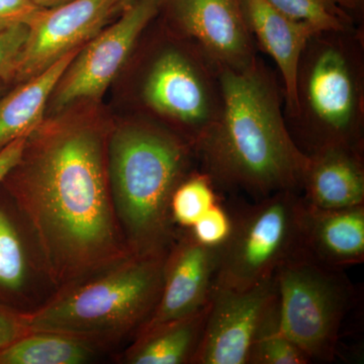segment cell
<instances>
[{
  "mask_svg": "<svg viewBox=\"0 0 364 364\" xmlns=\"http://www.w3.org/2000/svg\"><path fill=\"white\" fill-rule=\"evenodd\" d=\"M114 123L100 102L45 116L4 184L58 291L132 255L112 203L107 149Z\"/></svg>",
  "mask_w": 364,
  "mask_h": 364,
  "instance_id": "1",
  "label": "cell"
},
{
  "mask_svg": "<svg viewBox=\"0 0 364 364\" xmlns=\"http://www.w3.org/2000/svg\"><path fill=\"white\" fill-rule=\"evenodd\" d=\"M219 117L196 144V160L217 188L256 200L301 191L309 156L289 133L282 87L257 57L240 70L221 69Z\"/></svg>",
  "mask_w": 364,
  "mask_h": 364,
  "instance_id": "2",
  "label": "cell"
},
{
  "mask_svg": "<svg viewBox=\"0 0 364 364\" xmlns=\"http://www.w3.org/2000/svg\"><path fill=\"white\" fill-rule=\"evenodd\" d=\"M196 159L191 144L152 119L114 124L107 149L109 188L133 255L168 251L176 237L170 200Z\"/></svg>",
  "mask_w": 364,
  "mask_h": 364,
  "instance_id": "3",
  "label": "cell"
},
{
  "mask_svg": "<svg viewBox=\"0 0 364 364\" xmlns=\"http://www.w3.org/2000/svg\"><path fill=\"white\" fill-rule=\"evenodd\" d=\"M289 133L306 155L333 146L363 149V26L323 31L309 40L298 66Z\"/></svg>",
  "mask_w": 364,
  "mask_h": 364,
  "instance_id": "4",
  "label": "cell"
},
{
  "mask_svg": "<svg viewBox=\"0 0 364 364\" xmlns=\"http://www.w3.org/2000/svg\"><path fill=\"white\" fill-rule=\"evenodd\" d=\"M167 252L127 259L58 291L44 306L21 313L30 332H55L98 347L138 332L152 315Z\"/></svg>",
  "mask_w": 364,
  "mask_h": 364,
  "instance_id": "5",
  "label": "cell"
},
{
  "mask_svg": "<svg viewBox=\"0 0 364 364\" xmlns=\"http://www.w3.org/2000/svg\"><path fill=\"white\" fill-rule=\"evenodd\" d=\"M160 26L139 71L136 98L149 119L195 147L221 111L220 69L198 46Z\"/></svg>",
  "mask_w": 364,
  "mask_h": 364,
  "instance_id": "6",
  "label": "cell"
},
{
  "mask_svg": "<svg viewBox=\"0 0 364 364\" xmlns=\"http://www.w3.org/2000/svg\"><path fill=\"white\" fill-rule=\"evenodd\" d=\"M341 270L301 249L274 273L280 328L312 361L331 363L336 355L342 321L354 296Z\"/></svg>",
  "mask_w": 364,
  "mask_h": 364,
  "instance_id": "7",
  "label": "cell"
},
{
  "mask_svg": "<svg viewBox=\"0 0 364 364\" xmlns=\"http://www.w3.org/2000/svg\"><path fill=\"white\" fill-rule=\"evenodd\" d=\"M304 200L293 191L260 198L233 215V230L220 248L214 287L246 289L274 275L303 249Z\"/></svg>",
  "mask_w": 364,
  "mask_h": 364,
  "instance_id": "8",
  "label": "cell"
},
{
  "mask_svg": "<svg viewBox=\"0 0 364 364\" xmlns=\"http://www.w3.org/2000/svg\"><path fill=\"white\" fill-rule=\"evenodd\" d=\"M158 11L159 0H136L81 47L55 86L47 112H59L83 100L100 102Z\"/></svg>",
  "mask_w": 364,
  "mask_h": 364,
  "instance_id": "9",
  "label": "cell"
},
{
  "mask_svg": "<svg viewBox=\"0 0 364 364\" xmlns=\"http://www.w3.org/2000/svg\"><path fill=\"white\" fill-rule=\"evenodd\" d=\"M157 18L198 46L220 70H240L258 57L243 0H159Z\"/></svg>",
  "mask_w": 364,
  "mask_h": 364,
  "instance_id": "10",
  "label": "cell"
},
{
  "mask_svg": "<svg viewBox=\"0 0 364 364\" xmlns=\"http://www.w3.org/2000/svg\"><path fill=\"white\" fill-rule=\"evenodd\" d=\"M121 0H73L40 9L28 23V36L13 81L40 75L69 53L80 49L122 14Z\"/></svg>",
  "mask_w": 364,
  "mask_h": 364,
  "instance_id": "11",
  "label": "cell"
},
{
  "mask_svg": "<svg viewBox=\"0 0 364 364\" xmlns=\"http://www.w3.org/2000/svg\"><path fill=\"white\" fill-rule=\"evenodd\" d=\"M275 299L274 275L246 289L213 287L205 331L191 364H248Z\"/></svg>",
  "mask_w": 364,
  "mask_h": 364,
  "instance_id": "12",
  "label": "cell"
},
{
  "mask_svg": "<svg viewBox=\"0 0 364 364\" xmlns=\"http://www.w3.org/2000/svg\"><path fill=\"white\" fill-rule=\"evenodd\" d=\"M219 258L220 248L205 247L193 238L188 230L176 237L165 258L159 299L138 332L186 317L207 305Z\"/></svg>",
  "mask_w": 364,
  "mask_h": 364,
  "instance_id": "13",
  "label": "cell"
},
{
  "mask_svg": "<svg viewBox=\"0 0 364 364\" xmlns=\"http://www.w3.org/2000/svg\"><path fill=\"white\" fill-rule=\"evenodd\" d=\"M249 28L257 48L274 61L282 79L284 116L296 111V73L309 40L321 32L305 21L282 13L268 0H243Z\"/></svg>",
  "mask_w": 364,
  "mask_h": 364,
  "instance_id": "14",
  "label": "cell"
},
{
  "mask_svg": "<svg viewBox=\"0 0 364 364\" xmlns=\"http://www.w3.org/2000/svg\"><path fill=\"white\" fill-rule=\"evenodd\" d=\"M308 156L304 202L322 210L364 205L363 149L333 146Z\"/></svg>",
  "mask_w": 364,
  "mask_h": 364,
  "instance_id": "15",
  "label": "cell"
},
{
  "mask_svg": "<svg viewBox=\"0 0 364 364\" xmlns=\"http://www.w3.org/2000/svg\"><path fill=\"white\" fill-rule=\"evenodd\" d=\"M301 244L306 253L328 267L343 269L360 264L364 261V205L322 210L304 202Z\"/></svg>",
  "mask_w": 364,
  "mask_h": 364,
  "instance_id": "16",
  "label": "cell"
},
{
  "mask_svg": "<svg viewBox=\"0 0 364 364\" xmlns=\"http://www.w3.org/2000/svg\"><path fill=\"white\" fill-rule=\"evenodd\" d=\"M210 301L196 312L136 333L135 342L124 355L129 364L193 363L202 341Z\"/></svg>",
  "mask_w": 364,
  "mask_h": 364,
  "instance_id": "17",
  "label": "cell"
},
{
  "mask_svg": "<svg viewBox=\"0 0 364 364\" xmlns=\"http://www.w3.org/2000/svg\"><path fill=\"white\" fill-rule=\"evenodd\" d=\"M81 49V48H80ZM69 53L36 77L14 85L0 97V152L28 135L44 119L53 90L79 50Z\"/></svg>",
  "mask_w": 364,
  "mask_h": 364,
  "instance_id": "18",
  "label": "cell"
},
{
  "mask_svg": "<svg viewBox=\"0 0 364 364\" xmlns=\"http://www.w3.org/2000/svg\"><path fill=\"white\" fill-rule=\"evenodd\" d=\"M98 347L85 340L55 332H31L0 351V364H82Z\"/></svg>",
  "mask_w": 364,
  "mask_h": 364,
  "instance_id": "19",
  "label": "cell"
},
{
  "mask_svg": "<svg viewBox=\"0 0 364 364\" xmlns=\"http://www.w3.org/2000/svg\"><path fill=\"white\" fill-rule=\"evenodd\" d=\"M219 202L217 186L210 176L202 170L193 169L182 179L172 195L170 200L172 222L189 230Z\"/></svg>",
  "mask_w": 364,
  "mask_h": 364,
  "instance_id": "20",
  "label": "cell"
},
{
  "mask_svg": "<svg viewBox=\"0 0 364 364\" xmlns=\"http://www.w3.org/2000/svg\"><path fill=\"white\" fill-rule=\"evenodd\" d=\"M311 361L305 352L282 332L275 299L256 334L248 364H306Z\"/></svg>",
  "mask_w": 364,
  "mask_h": 364,
  "instance_id": "21",
  "label": "cell"
},
{
  "mask_svg": "<svg viewBox=\"0 0 364 364\" xmlns=\"http://www.w3.org/2000/svg\"><path fill=\"white\" fill-rule=\"evenodd\" d=\"M294 20L305 21L321 31H345L358 23L344 11L339 0H268Z\"/></svg>",
  "mask_w": 364,
  "mask_h": 364,
  "instance_id": "22",
  "label": "cell"
},
{
  "mask_svg": "<svg viewBox=\"0 0 364 364\" xmlns=\"http://www.w3.org/2000/svg\"><path fill=\"white\" fill-rule=\"evenodd\" d=\"M26 259L13 222L0 208V287L18 291L25 284Z\"/></svg>",
  "mask_w": 364,
  "mask_h": 364,
  "instance_id": "23",
  "label": "cell"
},
{
  "mask_svg": "<svg viewBox=\"0 0 364 364\" xmlns=\"http://www.w3.org/2000/svg\"><path fill=\"white\" fill-rule=\"evenodd\" d=\"M233 230V215L215 203L188 230L196 242L210 248H221L231 236Z\"/></svg>",
  "mask_w": 364,
  "mask_h": 364,
  "instance_id": "24",
  "label": "cell"
},
{
  "mask_svg": "<svg viewBox=\"0 0 364 364\" xmlns=\"http://www.w3.org/2000/svg\"><path fill=\"white\" fill-rule=\"evenodd\" d=\"M28 36V25L14 26L0 30V80L6 85L13 81Z\"/></svg>",
  "mask_w": 364,
  "mask_h": 364,
  "instance_id": "25",
  "label": "cell"
},
{
  "mask_svg": "<svg viewBox=\"0 0 364 364\" xmlns=\"http://www.w3.org/2000/svg\"><path fill=\"white\" fill-rule=\"evenodd\" d=\"M40 9L33 0H0V30L28 25Z\"/></svg>",
  "mask_w": 364,
  "mask_h": 364,
  "instance_id": "26",
  "label": "cell"
},
{
  "mask_svg": "<svg viewBox=\"0 0 364 364\" xmlns=\"http://www.w3.org/2000/svg\"><path fill=\"white\" fill-rule=\"evenodd\" d=\"M31 333L23 324L21 313L0 306V351Z\"/></svg>",
  "mask_w": 364,
  "mask_h": 364,
  "instance_id": "27",
  "label": "cell"
},
{
  "mask_svg": "<svg viewBox=\"0 0 364 364\" xmlns=\"http://www.w3.org/2000/svg\"><path fill=\"white\" fill-rule=\"evenodd\" d=\"M26 136H21L14 142L9 144L6 148L0 152V183L4 181L11 168L20 159L21 152L25 146Z\"/></svg>",
  "mask_w": 364,
  "mask_h": 364,
  "instance_id": "28",
  "label": "cell"
},
{
  "mask_svg": "<svg viewBox=\"0 0 364 364\" xmlns=\"http://www.w3.org/2000/svg\"><path fill=\"white\" fill-rule=\"evenodd\" d=\"M339 2L354 21L363 26L364 0H339Z\"/></svg>",
  "mask_w": 364,
  "mask_h": 364,
  "instance_id": "29",
  "label": "cell"
},
{
  "mask_svg": "<svg viewBox=\"0 0 364 364\" xmlns=\"http://www.w3.org/2000/svg\"><path fill=\"white\" fill-rule=\"evenodd\" d=\"M41 9H50V7L61 6V4H68L73 0H33Z\"/></svg>",
  "mask_w": 364,
  "mask_h": 364,
  "instance_id": "30",
  "label": "cell"
},
{
  "mask_svg": "<svg viewBox=\"0 0 364 364\" xmlns=\"http://www.w3.org/2000/svg\"><path fill=\"white\" fill-rule=\"evenodd\" d=\"M134 1H136V0H121L119 4H121L122 11H123L124 9H126V7L131 6V4H133Z\"/></svg>",
  "mask_w": 364,
  "mask_h": 364,
  "instance_id": "31",
  "label": "cell"
},
{
  "mask_svg": "<svg viewBox=\"0 0 364 364\" xmlns=\"http://www.w3.org/2000/svg\"><path fill=\"white\" fill-rule=\"evenodd\" d=\"M6 83H4V81L0 80V97L4 95V91L6 90Z\"/></svg>",
  "mask_w": 364,
  "mask_h": 364,
  "instance_id": "32",
  "label": "cell"
}]
</instances>
